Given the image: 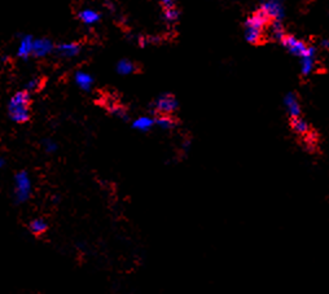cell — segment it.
Masks as SVG:
<instances>
[{
    "label": "cell",
    "mask_w": 329,
    "mask_h": 294,
    "mask_svg": "<svg viewBox=\"0 0 329 294\" xmlns=\"http://www.w3.org/2000/svg\"><path fill=\"white\" fill-rule=\"evenodd\" d=\"M320 47L324 50H329V39H323L320 42Z\"/></svg>",
    "instance_id": "d4e9b609"
},
{
    "label": "cell",
    "mask_w": 329,
    "mask_h": 294,
    "mask_svg": "<svg viewBox=\"0 0 329 294\" xmlns=\"http://www.w3.org/2000/svg\"><path fill=\"white\" fill-rule=\"evenodd\" d=\"M117 71H118L121 76H129V74H133L134 71H136V66L135 64L130 61V60H121V61L117 64Z\"/></svg>",
    "instance_id": "ac0fdd59"
},
{
    "label": "cell",
    "mask_w": 329,
    "mask_h": 294,
    "mask_svg": "<svg viewBox=\"0 0 329 294\" xmlns=\"http://www.w3.org/2000/svg\"><path fill=\"white\" fill-rule=\"evenodd\" d=\"M44 149H45V152H48V153H54V152H56L57 145H56V143H55V141L47 140L44 143Z\"/></svg>",
    "instance_id": "7402d4cb"
},
{
    "label": "cell",
    "mask_w": 329,
    "mask_h": 294,
    "mask_svg": "<svg viewBox=\"0 0 329 294\" xmlns=\"http://www.w3.org/2000/svg\"><path fill=\"white\" fill-rule=\"evenodd\" d=\"M280 43H282L283 47H284L290 55H293V56L295 57H301L302 55L305 54V51L307 50V47H309V45L305 42H302L301 39L293 37V35H288V34Z\"/></svg>",
    "instance_id": "52a82bcc"
},
{
    "label": "cell",
    "mask_w": 329,
    "mask_h": 294,
    "mask_svg": "<svg viewBox=\"0 0 329 294\" xmlns=\"http://www.w3.org/2000/svg\"><path fill=\"white\" fill-rule=\"evenodd\" d=\"M161 4L163 6L165 11H166V9L176 8V7H175V0H161Z\"/></svg>",
    "instance_id": "cb8c5ba5"
},
{
    "label": "cell",
    "mask_w": 329,
    "mask_h": 294,
    "mask_svg": "<svg viewBox=\"0 0 329 294\" xmlns=\"http://www.w3.org/2000/svg\"><path fill=\"white\" fill-rule=\"evenodd\" d=\"M81 47L78 43H62L57 47V52L62 57H74L79 54Z\"/></svg>",
    "instance_id": "4fadbf2b"
},
{
    "label": "cell",
    "mask_w": 329,
    "mask_h": 294,
    "mask_svg": "<svg viewBox=\"0 0 329 294\" xmlns=\"http://www.w3.org/2000/svg\"><path fill=\"white\" fill-rule=\"evenodd\" d=\"M31 196V179L26 171H20L14 177V197L18 204H22Z\"/></svg>",
    "instance_id": "3957f363"
},
{
    "label": "cell",
    "mask_w": 329,
    "mask_h": 294,
    "mask_svg": "<svg viewBox=\"0 0 329 294\" xmlns=\"http://www.w3.org/2000/svg\"><path fill=\"white\" fill-rule=\"evenodd\" d=\"M75 82L82 90L90 91L93 84V78L90 74L86 73V71H78V73L75 74Z\"/></svg>",
    "instance_id": "2e32d148"
},
{
    "label": "cell",
    "mask_w": 329,
    "mask_h": 294,
    "mask_svg": "<svg viewBox=\"0 0 329 294\" xmlns=\"http://www.w3.org/2000/svg\"><path fill=\"white\" fill-rule=\"evenodd\" d=\"M156 124V120L150 117H140L138 119L134 120V129L139 130V131H148L153 127V125Z\"/></svg>",
    "instance_id": "e0dca14e"
},
{
    "label": "cell",
    "mask_w": 329,
    "mask_h": 294,
    "mask_svg": "<svg viewBox=\"0 0 329 294\" xmlns=\"http://www.w3.org/2000/svg\"><path fill=\"white\" fill-rule=\"evenodd\" d=\"M3 163H4V162H3V161L0 160V167H2V166H3Z\"/></svg>",
    "instance_id": "484cf974"
},
{
    "label": "cell",
    "mask_w": 329,
    "mask_h": 294,
    "mask_svg": "<svg viewBox=\"0 0 329 294\" xmlns=\"http://www.w3.org/2000/svg\"><path fill=\"white\" fill-rule=\"evenodd\" d=\"M29 228H30V232L35 236L44 235L48 230V223L45 222V219L43 218H35L30 222L29 224Z\"/></svg>",
    "instance_id": "9a60e30c"
},
{
    "label": "cell",
    "mask_w": 329,
    "mask_h": 294,
    "mask_svg": "<svg viewBox=\"0 0 329 294\" xmlns=\"http://www.w3.org/2000/svg\"><path fill=\"white\" fill-rule=\"evenodd\" d=\"M178 108V101L174 95L170 93H163L156 100L155 110L161 115H170L172 112H175Z\"/></svg>",
    "instance_id": "8992f818"
},
{
    "label": "cell",
    "mask_w": 329,
    "mask_h": 294,
    "mask_svg": "<svg viewBox=\"0 0 329 294\" xmlns=\"http://www.w3.org/2000/svg\"><path fill=\"white\" fill-rule=\"evenodd\" d=\"M316 55H318L316 48L312 47V45H309L307 50L305 51V54L299 57V61H301V74L303 77L311 76L312 71L315 70Z\"/></svg>",
    "instance_id": "5b68a950"
},
{
    "label": "cell",
    "mask_w": 329,
    "mask_h": 294,
    "mask_svg": "<svg viewBox=\"0 0 329 294\" xmlns=\"http://www.w3.org/2000/svg\"><path fill=\"white\" fill-rule=\"evenodd\" d=\"M267 29L270 38L276 40V42H282L285 35H287V34H285L284 25H283V21H271V22L268 23Z\"/></svg>",
    "instance_id": "30bf717a"
},
{
    "label": "cell",
    "mask_w": 329,
    "mask_h": 294,
    "mask_svg": "<svg viewBox=\"0 0 329 294\" xmlns=\"http://www.w3.org/2000/svg\"><path fill=\"white\" fill-rule=\"evenodd\" d=\"M33 48H34V40L30 35H26L21 39L20 45H18L17 55L21 59H28L30 55H33Z\"/></svg>",
    "instance_id": "8fae6325"
},
{
    "label": "cell",
    "mask_w": 329,
    "mask_h": 294,
    "mask_svg": "<svg viewBox=\"0 0 329 294\" xmlns=\"http://www.w3.org/2000/svg\"><path fill=\"white\" fill-rule=\"evenodd\" d=\"M110 110H112L113 114L118 115L121 118H126V112H124V109L122 107H113Z\"/></svg>",
    "instance_id": "603a6c76"
},
{
    "label": "cell",
    "mask_w": 329,
    "mask_h": 294,
    "mask_svg": "<svg viewBox=\"0 0 329 294\" xmlns=\"http://www.w3.org/2000/svg\"><path fill=\"white\" fill-rule=\"evenodd\" d=\"M270 22L271 21L268 20L267 16L265 13H262L259 9L254 12L251 16H249L244 23V35L246 42L250 43V44L261 43L262 38H263V33H265L266 28Z\"/></svg>",
    "instance_id": "6da1fadb"
},
{
    "label": "cell",
    "mask_w": 329,
    "mask_h": 294,
    "mask_svg": "<svg viewBox=\"0 0 329 294\" xmlns=\"http://www.w3.org/2000/svg\"><path fill=\"white\" fill-rule=\"evenodd\" d=\"M156 124L163 130H170L175 126V120L172 119V117L170 115H160V117L156 119Z\"/></svg>",
    "instance_id": "d6986e66"
},
{
    "label": "cell",
    "mask_w": 329,
    "mask_h": 294,
    "mask_svg": "<svg viewBox=\"0 0 329 294\" xmlns=\"http://www.w3.org/2000/svg\"><path fill=\"white\" fill-rule=\"evenodd\" d=\"M259 11L265 13L270 21H283L285 17V7L283 0H265L262 2Z\"/></svg>",
    "instance_id": "277c9868"
},
{
    "label": "cell",
    "mask_w": 329,
    "mask_h": 294,
    "mask_svg": "<svg viewBox=\"0 0 329 294\" xmlns=\"http://www.w3.org/2000/svg\"><path fill=\"white\" fill-rule=\"evenodd\" d=\"M29 104H30V96H29L28 91H20L16 93L11 99L8 105V112L12 120L17 124H23L29 120V117H30Z\"/></svg>",
    "instance_id": "7a4b0ae2"
},
{
    "label": "cell",
    "mask_w": 329,
    "mask_h": 294,
    "mask_svg": "<svg viewBox=\"0 0 329 294\" xmlns=\"http://www.w3.org/2000/svg\"><path fill=\"white\" fill-rule=\"evenodd\" d=\"M284 108L287 110V113L289 114V117L292 118H299L302 114L301 109V103H299L298 96L295 95L294 92H289L285 95L284 97Z\"/></svg>",
    "instance_id": "ba28073f"
},
{
    "label": "cell",
    "mask_w": 329,
    "mask_h": 294,
    "mask_svg": "<svg viewBox=\"0 0 329 294\" xmlns=\"http://www.w3.org/2000/svg\"><path fill=\"white\" fill-rule=\"evenodd\" d=\"M38 87H39V81L38 79H30L26 83V91H35Z\"/></svg>",
    "instance_id": "44dd1931"
},
{
    "label": "cell",
    "mask_w": 329,
    "mask_h": 294,
    "mask_svg": "<svg viewBox=\"0 0 329 294\" xmlns=\"http://www.w3.org/2000/svg\"><path fill=\"white\" fill-rule=\"evenodd\" d=\"M78 17L81 18V21L86 25H92V23H96L98 20H100V13L93 9L86 8L82 9L81 12L78 13Z\"/></svg>",
    "instance_id": "5bb4252c"
},
{
    "label": "cell",
    "mask_w": 329,
    "mask_h": 294,
    "mask_svg": "<svg viewBox=\"0 0 329 294\" xmlns=\"http://www.w3.org/2000/svg\"><path fill=\"white\" fill-rule=\"evenodd\" d=\"M54 51V43L47 38H40L34 40V48H33V55L35 57H44L49 55Z\"/></svg>",
    "instance_id": "9c48e42d"
},
{
    "label": "cell",
    "mask_w": 329,
    "mask_h": 294,
    "mask_svg": "<svg viewBox=\"0 0 329 294\" xmlns=\"http://www.w3.org/2000/svg\"><path fill=\"white\" fill-rule=\"evenodd\" d=\"M165 18H166L169 22H175V21L179 18V12H178L176 8L166 9V11H165Z\"/></svg>",
    "instance_id": "ffe728a7"
},
{
    "label": "cell",
    "mask_w": 329,
    "mask_h": 294,
    "mask_svg": "<svg viewBox=\"0 0 329 294\" xmlns=\"http://www.w3.org/2000/svg\"><path fill=\"white\" fill-rule=\"evenodd\" d=\"M290 126H292V130L294 134L299 135V136H307L310 135V126L303 118H293L292 122H290Z\"/></svg>",
    "instance_id": "7c38bea8"
}]
</instances>
